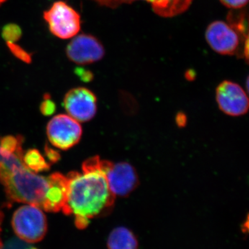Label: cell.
I'll list each match as a JSON object with an SVG mask.
<instances>
[{"label":"cell","mask_w":249,"mask_h":249,"mask_svg":"<svg viewBox=\"0 0 249 249\" xmlns=\"http://www.w3.org/2000/svg\"><path fill=\"white\" fill-rule=\"evenodd\" d=\"M67 178L68 194L62 211L74 217L77 227H87L91 219L111 211L115 196L108 186L99 157L85 160L83 173L71 172Z\"/></svg>","instance_id":"1"},{"label":"cell","mask_w":249,"mask_h":249,"mask_svg":"<svg viewBox=\"0 0 249 249\" xmlns=\"http://www.w3.org/2000/svg\"><path fill=\"white\" fill-rule=\"evenodd\" d=\"M11 223L16 235L29 243L42 240L47 231V217L43 209L34 204H25L16 210Z\"/></svg>","instance_id":"3"},{"label":"cell","mask_w":249,"mask_h":249,"mask_svg":"<svg viewBox=\"0 0 249 249\" xmlns=\"http://www.w3.org/2000/svg\"><path fill=\"white\" fill-rule=\"evenodd\" d=\"M216 99L221 110L229 116L244 115L249 109V98L243 88L225 80L216 89Z\"/></svg>","instance_id":"10"},{"label":"cell","mask_w":249,"mask_h":249,"mask_svg":"<svg viewBox=\"0 0 249 249\" xmlns=\"http://www.w3.org/2000/svg\"><path fill=\"white\" fill-rule=\"evenodd\" d=\"M101 6L116 9L124 4L140 0H93ZM150 4L154 12L160 17L173 18L183 14L191 6L193 0H142Z\"/></svg>","instance_id":"11"},{"label":"cell","mask_w":249,"mask_h":249,"mask_svg":"<svg viewBox=\"0 0 249 249\" xmlns=\"http://www.w3.org/2000/svg\"><path fill=\"white\" fill-rule=\"evenodd\" d=\"M101 170L106 175L109 190L114 196H127L138 186L137 174L128 163L114 164L108 160H101Z\"/></svg>","instance_id":"5"},{"label":"cell","mask_w":249,"mask_h":249,"mask_svg":"<svg viewBox=\"0 0 249 249\" xmlns=\"http://www.w3.org/2000/svg\"><path fill=\"white\" fill-rule=\"evenodd\" d=\"M75 73H76L77 76L80 77V79L85 82H89L92 80L93 74L91 71L88 70H85V69L78 67L75 70Z\"/></svg>","instance_id":"22"},{"label":"cell","mask_w":249,"mask_h":249,"mask_svg":"<svg viewBox=\"0 0 249 249\" xmlns=\"http://www.w3.org/2000/svg\"><path fill=\"white\" fill-rule=\"evenodd\" d=\"M22 160L24 165L36 173L46 171L50 168L51 165L45 157L36 149H31L23 154Z\"/></svg>","instance_id":"14"},{"label":"cell","mask_w":249,"mask_h":249,"mask_svg":"<svg viewBox=\"0 0 249 249\" xmlns=\"http://www.w3.org/2000/svg\"><path fill=\"white\" fill-rule=\"evenodd\" d=\"M105 53V48L101 41L90 34H77L72 37L66 48L69 60L80 65L100 61Z\"/></svg>","instance_id":"8"},{"label":"cell","mask_w":249,"mask_h":249,"mask_svg":"<svg viewBox=\"0 0 249 249\" xmlns=\"http://www.w3.org/2000/svg\"><path fill=\"white\" fill-rule=\"evenodd\" d=\"M23 154L20 150L0 162V183L9 200L42 208L49 178L29 170L23 162Z\"/></svg>","instance_id":"2"},{"label":"cell","mask_w":249,"mask_h":249,"mask_svg":"<svg viewBox=\"0 0 249 249\" xmlns=\"http://www.w3.org/2000/svg\"><path fill=\"white\" fill-rule=\"evenodd\" d=\"M22 29L14 23L6 24L1 30V37L6 41V43H16L22 37Z\"/></svg>","instance_id":"17"},{"label":"cell","mask_w":249,"mask_h":249,"mask_svg":"<svg viewBox=\"0 0 249 249\" xmlns=\"http://www.w3.org/2000/svg\"><path fill=\"white\" fill-rule=\"evenodd\" d=\"M22 143L23 139L20 136H17V137L8 136L4 138H1L0 153L2 156L3 159L22 150Z\"/></svg>","instance_id":"16"},{"label":"cell","mask_w":249,"mask_h":249,"mask_svg":"<svg viewBox=\"0 0 249 249\" xmlns=\"http://www.w3.org/2000/svg\"><path fill=\"white\" fill-rule=\"evenodd\" d=\"M177 122L179 126H183L186 122V116L183 115V114H178V117H177Z\"/></svg>","instance_id":"23"},{"label":"cell","mask_w":249,"mask_h":249,"mask_svg":"<svg viewBox=\"0 0 249 249\" xmlns=\"http://www.w3.org/2000/svg\"><path fill=\"white\" fill-rule=\"evenodd\" d=\"M82 127L71 116L60 114L52 119L47 127L49 142L57 148L66 150L79 142Z\"/></svg>","instance_id":"6"},{"label":"cell","mask_w":249,"mask_h":249,"mask_svg":"<svg viewBox=\"0 0 249 249\" xmlns=\"http://www.w3.org/2000/svg\"><path fill=\"white\" fill-rule=\"evenodd\" d=\"M226 7L232 9H240L248 4L249 0H219Z\"/></svg>","instance_id":"20"},{"label":"cell","mask_w":249,"mask_h":249,"mask_svg":"<svg viewBox=\"0 0 249 249\" xmlns=\"http://www.w3.org/2000/svg\"><path fill=\"white\" fill-rule=\"evenodd\" d=\"M55 104L51 99L50 95L45 94L44 96V101L41 103V112L45 116H50L53 114L55 111Z\"/></svg>","instance_id":"19"},{"label":"cell","mask_w":249,"mask_h":249,"mask_svg":"<svg viewBox=\"0 0 249 249\" xmlns=\"http://www.w3.org/2000/svg\"><path fill=\"white\" fill-rule=\"evenodd\" d=\"M6 45L9 47L10 52L11 53L21 61L29 64L32 61V58L30 53H28L27 51L24 50L20 46L16 43H11V42H6Z\"/></svg>","instance_id":"18"},{"label":"cell","mask_w":249,"mask_h":249,"mask_svg":"<svg viewBox=\"0 0 249 249\" xmlns=\"http://www.w3.org/2000/svg\"></svg>","instance_id":"27"},{"label":"cell","mask_w":249,"mask_h":249,"mask_svg":"<svg viewBox=\"0 0 249 249\" xmlns=\"http://www.w3.org/2000/svg\"><path fill=\"white\" fill-rule=\"evenodd\" d=\"M108 249H138L139 243L133 232L125 227H118L109 234Z\"/></svg>","instance_id":"13"},{"label":"cell","mask_w":249,"mask_h":249,"mask_svg":"<svg viewBox=\"0 0 249 249\" xmlns=\"http://www.w3.org/2000/svg\"><path fill=\"white\" fill-rule=\"evenodd\" d=\"M48 178V189L42 209L49 212H58L66 204L68 179L67 177L59 173L52 174Z\"/></svg>","instance_id":"12"},{"label":"cell","mask_w":249,"mask_h":249,"mask_svg":"<svg viewBox=\"0 0 249 249\" xmlns=\"http://www.w3.org/2000/svg\"><path fill=\"white\" fill-rule=\"evenodd\" d=\"M43 18L50 32L62 40L74 37L81 27L80 14L65 1L54 2L44 11Z\"/></svg>","instance_id":"4"},{"label":"cell","mask_w":249,"mask_h":249,"mask_svg":"<svg viewBox=\"0 0 249 249\" xmlns=\"http://www.w3.org/2000/svg\"><path fill=\"white\" fill-rule=\"evenodd\" d=\"M228 21H229V25L231 26L238 33L242 39L248 40L247 17L243 11H241L240 12H235V11L229 12L228 15Z\"/></svg>","instance_id":"15"},{"label":"cell","mask_w":249,"mask_h":249,"mask_svg":"<svg viewBox=\"0 0 249 249\" xmlns=\"http://www.w3.org/2000/svg\"><path fill=\"white\" fill-rule=\"evenodd\" d=\"M2 219L3 214L1 213V211H0V234H1V222H2ZM1 247H2V243H1V237H0V249H1Z\"/></svg>","instance_id":"24"},{"label":"cell","mask_w":249,"mask_h":249,"mask_svg":"<svg viewBox=\"0 0 249 249\" xmlns=\"http://www.w3.org/2000/svg\"><path fill=\"white\" fill-rule=\"evenodd\" d=\"M0 141H1V138H0ZM3 160L2 156H1V153H0V162L1 161Z\"/></svg>","instance_id":"26"},{"label":"cell","mask_w":249,"mask_h":249,"mask_svg":"<svg viewBox=\"0 0 249 249\" xmlns=\"http://www.w3.org/2000/svg\"><path fill=\"white\" fill-rule=\"evenodd\" d=\"M206 40L211 49L222 55H233L238 53L241 43L249 42L227 23L214 21L206 31Z\"/></svg>","instance_id":"7"},{"label":"cell","mask_w":249,"mask_h":249,"mask_svg":"<svg viewBox=\"0 0 249 249\" xmlns=\"http://www.w3.org/2000/svg\"><path fill=\"white\" fill-rule=\"evenodd\" d=\"M64 106L73 119L78 122H87L96 115L97 99L94 93L87 88H73L65 95Z\"/></svg>","instance_id":"9"},{"label":"cell","mask_w":249,"mask_h":249,"mask_svg":"<svg viewBox=\"0 0 249 249\" xmlns=\"http://www.w3.org/2000/svg\"><path fill=\"white\" fill-rule=\"evenodd\" d=\"M45 155L46 157L48 158L49 161L52 163H55L60 160V155L58 151L51 148L48 145H46L45 147Z\"/></svg>","instance_id":"21"},{"label":"cell","mask_w":249,"mask_h":249,"mask_svg":"<svg viewBox=\"0 0 249 249\" xmlns=\"http://www.w3.org/2000/svg\"><path fill=\"white\" fill-rule=\"evenodd\" d=\"M6 1V0H0V6H1V4H4Z\"/></svg>","instance_id":"25"}]
</instances>
